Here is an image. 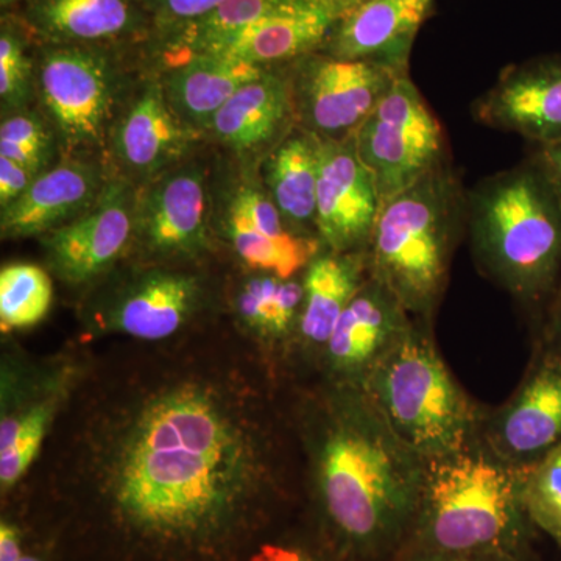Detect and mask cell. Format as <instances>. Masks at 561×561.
Instances as JSON below:
<instances>
[{
    "label": "cell",
    "mask_w": 561,
    "mask_h": 561,
    "mask_svg": "<svg viewBox=\"0 0 561 561\" xmlns=\"http://www.w3.org/2000/svg\"><path fill=\"white\" fill-rule=\"evenodd\" d=\"M267 445L217 387L173 383L139 401L103 459L111 522L169 557L213 559L256 524L272 486Z\"/></svg>",
    "instance_id": "obj_1"
},
{
    "label": "cell",
    "mask_w": 561,
    "mask_h": 561,
    "mask_svg": "<svg viewBox=\"0 0 561 561\" xmlns=\"http://www.w3.org/2000/svg\"><path fill=\"white\" fill-rule=\"evenodd\" d=\"M313 420L317 504L342 556L394 560L411 534L427 460L362 386L332 381Z\"/></svg>",
    "instance_id": "obj_2"
},
{
    "label": "cell",
    "mask_w": 561,
    "mask_h": 561,
    "mask_svg": "<svg viewBox=\"0 0 561 561\" xmlns=\"http://www.w3.org/2000/svg\"><path fill=\"white\" fill-rule=\"evenodd\" d=\"M526 470L497 456L481 435L459 451L427 460L400 556L497 553L529 560L538 530L524 504Z\"/></svg>",
    "instance_id": "obj_3"
},
{
    "label": "cell",
    "mask_w": 561,
    "mask_h": 561,
    "mask_svg": "<svg viewBox=\"0 0 561 561\" xmlns=\"http://www.w3.org/2000/svg\"><path fill=\"white\" fill-rule=\"evenodd\" d=\"M472 256L523 302L552 298L561 279V201L530 160L479 184L467 198Z\"/></svg>",
    "instance_id": "obj_4"
},
{
    "label": "cell",
    "mask_w": 561,
    "mask_h": 561,
    "mask_svg": "<svg viewBox=\"0 0 561 561\" xmlns=\"http://www.w3.org/2000/svg\"><path fill=\"white\" fill-rule=\"evenodd\" d=\"M465 219L467 198L446 161L383 203L367 250L368 272L413 319L430 323L437 311Z\"/></svg>",
    "instance_id": "obj_5"
},
{
    "label": "cell",
    "mask_w": 561,
    "mask_h": 561,
    "mask_svg": "<svg viewBox=\"0 0 561 561\" xmlns=\"http://www.w3.org/2000/svg\"><path fill=\"white\" fill-rule=\"evenodd\" d=\"M362 387L426 460L459 451L481 434L485 412L454 378L427 321L413 320Z\"/></svg>",
    "instance_id": "obj_6"
},
{
    "label": "cell",
    "mask_w": 561,
    "mask_h": 561,
    "mask_svg": "<svg viewBox=\"0 0 561 561\" xmlns=\"http://www.w3.org/2000/svg\"><path fill=\"white\" fill-rule=\"evenodd\" d=\"M144 49L36 44V98L69 153L106 147L125 99V65Z\"/></svg>",
    "instance_id": "obj_7"
},
{
    "label": "cell",
    "mask_w": 561,
    "mask_h": 561,
    "mask_svg": "<svg viewBox=\"0 0 561 561\" xmlns=\"http://www.w3.org/2000/svg\"><path fill=\"white\" fill-rule=\"evenodd\" d=\"M382 205L445 162L442 125L409 76L398 77L354 133Z\"/></svg>",
    "instance_id": "obj_8"
},
{
    "label": "cell",
    "mask_w": 561,
    "mask_h": 561,
    "mask_svg": "<svg viewBox=\"0 0 561 561\" xmlns=\"http://www.w3.org/2000/svg\"><path fill=\"white\" fill-rule=\"evenodd\" d=\"M297 127L321 139L354 136L400 73L368 61L312 51L283 66Z\"/></svg>",
    "instance_id": "obj_9"
},
{
    "label": "cell",
    "mask_w": 561,
    "mask_h": 561,
    "mask_svg": "<svg viewBox=\"0 0 561 561\" xmlns=\"http://www.w3.org/2000/svg\"><path fill=\"white\" fill-rule=\"evenodd\" d=\"M481 438L502 459L529 467L561 446V353L541 343L522 382L485 412Z\"/></svg>",
    "instance_id": "obj_10"
},
{
    "label": "cell",
    "mask_w": 561,
    "mask_h": 561,
    "mask_svg": "<svg viewBox=\"0 0 561 561\" xmlns=\"http://www.w3.org/2000/svg\"><path fill=\"white\" fill-rule=\"evenodd\" d=\"M382 209L378 183L357 154L354 136L320 138L317 238L335 253H362L370 247Z\"/></svg>",
    "instance_id": "obj_11"
},
{
    "label": "cell",
    "mask_w": 561,
    "mask_h": 561,
    "mask_svg": "<svg viewBox=\"0 0 561 561\" xmlns=\"http://www.w3.org/2000/svg\"><path fill=\"white\" fill-rule=\"evenodd\" d=\"M195 136L173 113L157 76L140 81L124 99L111 125L106 150L119 169L117 175L139 187L180 165Z\"/></svg>",
    "instance_id": "obj_12"
},
{
    "label": "cell",
    "mask_w": 561,
    "mask_h": 561,
    "mask_svg": "<svg viewBox=\"0 0 561 561\" xmlns=\"http://www.w3.org/2000/svg\"><path fill=\"white\" fill-rule=\"evenodd\" d=\"M138 186L110 176L101 198L79 219L44 236L47 261L58 278L83 284L108 271L135 238Z\"/></svg>",
    "instance_id": "obj_13"
},
{
    "label": "cell",
    "mask_w": 561,
    "mask_h": 561,
    "mask_svg": "<svg viewBox=\"0 0 561 561\" xmlns=\"http://www.w3.org/2000/svg\"><path fill=\"white\" fill-rule=\"evenodd\" d=\"M16 11L38 44L136 49L157 41L142 0H27Z\"/></svg>",
    "instance_id": "obj_14"
},
{
    "label": "cell",
    "mask_w": 561,
    "mask_h": 561,
    "mask_svg": "<svg viewBox=\"0 0 561 561\" xmlns=\"http://www.w3.org/2000/svg\"><path fill=\"white\" fill-rule=\"evenodd\" d=\"M208 192L201 165H176L138 187L135 238L151 256L195 254L205 249Z\"/></svg>",
    "instance_id": "obj_15"
},
{
    "label": "cell",
    "mask_w": 561,
    "mask_h": 561,
    "mask_svg": "<svg viewBox=\"0 0 561 561\" xmlns=\"http://www.w3.org/2000/svg\"><path fill=\"white\" fill-rule=\"evenodd\" d=\"M413 320L401 301L370 276L342 313L323 351L332 381L364 386Z\"/></svg>",
    "instance_id": "obj_16"
},
{
    "label": "cell",
    "mask_w": 561,
    "mask_h": 561,
    "mask_svg": "<svg viewBox=\"0 0 561 561\" xmlns=\"http://www.w3.org/2000/svg\"><path fill=\"white\" fill-rule=\"evenodd\" d=\"M476 119L535 146L561 140V55L512 66L474 105Z\"/></svg>",
    "instance_id": "obj_17"
},
{
    "label": "cell",
    "mask_w": 561,
    "mask_h": 561,
    "mask_svg": "<svg viewBox=\"0 0 561 561\" xmlns=\"http://www.w3.org/2000/svg\"><path fill=\"white\" fill-rule=\"evenodd\" d=\"M432 5L434 0H370L339 18L319 51L408 76L413 41Z\"/></svg>",
    "instance_id": "obj_18"
},
{
    "label": "cell",
    "mask_w": 561,
    "mask_h": 561,
    "mask_svg": "<svg viewBox=\"0 0 561 561\" xmlns=\"http://www.w3.org/2000/svg\"><path fill=\"white\" fill-rule=\"evenodd\" d=\"M108 180L103 162L84 158H70L47 169L2 209L3 239L47 236L79 219L98 203Z\"/></svg>",
    "instance_id": "obj_19"
},
{
    "label": "cell",
    "mask_w": 561,
    "mask_h": 561,
    "mask_svg": "<svg viewBox=\"0 0 561 561\" xmlns=\"http://www.w3.org/2000/svg\"><path fill=\"white\" fill-rule=\"evenodd\" d=\"M297 127L289 80L283 68L243 84L210 122V135L228 149L249 153L276 147Z\"/></svg>",
    "instance_id": "obj_20"
},
{
    "label": "cell",
    "mask_w": 561,
    "mask_h": 561,
    "mask_svg": "<svg viewBox=\"0 0 561 561\" xmlns=\"http://www.w3.org/2000/svg\"><path fill=\"white\" fill-rule=\"evenodd\" d=\"M265 70L227 55L187 54L158 77L181 124L201 135L234 92Z\"/></svg>",
    "instance_id": "obj_21"
},
{
    "label": "cell",
    "mask_w": 561,
    "mask_h": 561,
    "mask_svg": "<svg viewBox=\"0 0 561 561\" xmlns=\"http://www.w3.org/2000/svg\"><path fill=\"white\" fill-rule=\"evenodd\" d=\"M202 286L183 272H144L128 284L110 311L114 330L142 341L171 337L197 311Z\"/></svg>",
    "instance_id": "obj_22"
},
{
    "label": "cell",
    "mask_w": 561,
    "mask_h": 561,
    "mask_svg": "<svg viewBox=\"0 0 561 561\" xmlns=\"http://www.w3.org/2000/svg\"><path fill=\"white\" fill-rule=\"evenodd\" d=\"M368 278L367 251H319L302 271V306L297 330L300 341L323 354L335 324Z\"/></svg>",
    "instance_id": "obj_23"
},
{
    "label": "cell",
    "mask_w": 561,
    "mask_h": 561,
    "mask_svg": "<svg viewBox=\"0 0 561 561\" xmlns=\"http://www.w3.org/2000/svg\"><path fill=\"white\" fill-rule=\"evenodd\" d=\"M339 18L341 11L332 0H313L260 22L220 55L264 69L283 68L319 51Z\"/></svg>",
    "instance_id": "obj_24"
},
{
    "label": "cell",
    "mask_w": 561,
    "mask_h": 561,
    "mask_svg": "<svg viewBox=\"0 0 561 561\" xmlns=\"http://www.w3.org/2000/svg\"><path fill=\"white\" fill-rule=\"evenodd\" d=\"M319 169L320 138L300 127H295L265 158V191L295 234L317 238Z\"/></svg>",
    "instance_id": "obj_25"
},
{
    "label": "cell",
    "mask_w": 561,
    "mask_h": 561,
    "mask_svg": "<svg viewBox=\"0 0 561 561\" xmlns=\"http://www.w3.org/2000/svg\"><path fill=\"white\" fill-rule=\"evenodd\" d=\"M311 2L313 0H224L202 20L158 41L154 49L164 54H220L267 18Z\"/></svg>",
    "instance_id": "obj_26"
},
{
    "label": "cell",
    "mask_w": 561,
    "mask_h": 561,
    "mask_svg": "<svg viewBox=\"0 0 561 561\" xmlns=\"http://www.w3.org/2000/svg\"><path fill=\"white\" fill-rule=\"evenodd\" d=\"M227 232L239 257L253 271L290 279L305 271L320 251L321 242L309 236L272 238L253 227L239 210L228 209Z\"/></svg>",
    "instance_id": "obj_27"
},
{
    "label": "cell",
    "mask_w": 561,
    "mask_h": 561,
    "mask_svg": "<svg viewBox=\"0 0 561 561\" xmlns=\"http://www.w3.org/2000/svg\"><path fill=\"white\" fill-rule=\"evenodd\" d=\"M302 306V280L254 276L238 295V312L247 327L264 337L286 339L298 330Z\"/></svg>",
    "instance_id": "obj_28"
},
{
    "label": "cell",
    "mask_w": 561,
    "mask_h": 561,
    "mask_svg": "<svg viewBox=\"0 0 561 561\" xmlns=\"http://www.w3.org/2000/svg\"><path fill=\"white\" fill-rule=\"evenodd\" d=\"M36 39L16 10L0 21V103L2 114L28 110L35 91Z\"/></svg>",
    "instance_id": "obj_29"
},
{
    "label": "cell",
    "mask_w": 561,
    "mask_h": 561,
    "mask_svg": "<svg viewBox=\"0 0 561 561\" xmlns=\"http://www.w3.org/2000/svg\"><path fill=\"white\" fill-rule=\"evenodd\" d=\"M54 286L50 276L33 264H10L0 272L2 332L35 327L49 312Z\"/></svg>",
    "instance_id": "obj_30"
},
{
    "label": "cell",
    "mask_w": 561,
    "mask_h": 561,
    "mask_svg": "<svg viewBox=\"0 0 561 561\" xmlns=\"http://www.w3.org/2000/svg\"><path fill=\"white\" fill-rule=\"evenodd\" d=\"M55 402L32 405L18 415L3 416L0 424V485L11 489L38 456L54 419Z\"/></svg>",
    "instance_id": "obj_31"
},
{
    "label": "cell",
    "mask_w": 561,
    "mask_h": 561,
    "mask_svg": "<svg viewBox=\"0 0 561 561\" xmlns=\"http://www.w3.org/2000/svg\"><path fill=\"white\" fill-rule=\"evenodd\" d=\"M524 504L535 529L561 549V446L527 467Z\"/></svg>",
    "instance_id": "obj_32"
},
{
    "label": "cell",
    "mask_w": 561,
    "mask_h": 561,
    "mask_svg": "<svg viewBox=\"0 0 561 561\" xmlns=\"http://www.w3.org/2000/svg\"><path fill=\"white\" fill-rule=\"evenodd\" d=\"M157 27V41L202 20L224 0H142Z\"/></svg>",
    "instance_id": "obj_33"
},
{
    "label": "cell",
    "mask_w": 561,
    "mask_h": 561,
    "mask_svg": "<svg viewBox=\"0 0 561 561\" xmlns=\"http://www.w3.org/2000/svg\"><path fill=\"white\" fill-rule=\"evenodd\" d=\"M230 206L239 210L256 230L264 234L283 238L291 232L267 191L254 186H242L236 192Z\"/></svg>",
    "instance_id": "obj_34"
},
{
    "label": "cell",
    "mask_w": 561,
    "mask_h": 561,
    "mask_svg": "<svg viewBox=\"0 0 561 561\" xmlns=\"http://www.w3.org/2000/svg\"><path fill=\"white\" fill-rule=\"evenodd\" d=\"M54 136L55 131L49 121L43 114L32 113L28 110L5 114L0 125V139L31 144L47 153H51L54 149Z\"/></svg>",
    "instance_id": "obj_35"
},
{
    "label": "cell",
    "mask_w": 561,
    "mask_h": 561,
    "mask_svg": "<svg viewBox=\"0 0 561 561\" xmlns=\"http://www.w3.org/2000/svg\"><path fill=\"white\" fill-rule=\"evenodd\" d=\"M36 176L9 158L0 157V208L16 202L32 186Z\"/></svg>",
    "instance_id": "obj_36"
},
{
    "label": "cell",
    "mask_w": 561,
    "mask_h": 561,
    "mask_svg": "<svg viewBox=\"0 0 561 561\" xmlns=\"http://www.w3.org/2000/svg\"><path fill=\"white\" fill-rule=\"evenodd\" d=\"M47 151L36 149L31 144L16 142V140L0 139V157L9 158L21 168L27 169L35 175L47 171L50 161Z\"/></svg>",
    "instance_id": "obj_37"
},
{
    "label": "cell",
    "mask_w": 561,
    "mask_h": 561,
    "mask_svg": "<svg viewBox=\"0 0 561 561\" xmlns=\"http://www.w3.org/2000/svg\"><path fill=\"white\" fill-rule=\"evenodd\" d=\"M530 161L540 169L561 201V140L535 146Z\"/></svg>",
    "instance_id": "obj_38"
},
{
    "label": "cell",
    "mask_w": 561,
    "mask_h": 561,
    "mask_svg": "<svg viewBox=\"0 0 561 561\" xmlns=\"http://www.w3.org/2000/svg\"><path fill=\"white\" fill-rule=\"evenodd\" d=\"M251 561H334L323 553L297 545H265Z\"/></svg>",
    "instance_id": "obj_39"
},
{
    "label": "cell",
    "mask_w": 561,
    "mask_h": 561,
    "mask_svg": "<svg viewBox=\"0 0 561 561\" xmlns=\"http://www.w3.org/2000/svg\"><path fill=\"white\" fill-rule=\"evenodd\" d=\"M393 561H529L497 553H404Z\"/></svg>",
    "instance_id": "obj_40"
},
{
    "label": "cell",
    "mask_w": 561,
    "mask_h": 561,
    "mask_svg": "<svg viewBox=\"0 0 561 561\" xmlns=\"http://www.w3.org/2000/svg\"><path fill=\"white\" fill-rule=\"evenodd\" d=\"M24 556L20 527L10 522L0 524V561H18Z\"/></svg>",
    "instance_id": "obj_41"
},
{
    "label": "cell",
    "mask_w": 561,
    "mask_h": 561,
    "mask_svg": "<svg viewBox=\"0 0 561 561\" xmlns=\"http://www.w3.org/2000/svg\"><path fill=\"white\" fill-rule=\"evenodd\" d=\"M551 316H549L548 324H546L545 345L561 353V287L553 295Z\"/></svg>",
    "instance_id": "obj_42"
},
{
    "label": "cell",
    "mask_w": 561,
    "mask_h": 561,
    "mask_svg": "<svg viewBox=\"0 0 561 561\" xmlns=\"http://www.w3.org/2000/svg\"><path fill=\"white\" fill-rule=\"evenodd\" d=\"M337 7L341 14L348 13V11L357 9V7L364 5V3L370 2V0H332Z\"/></svg>",
    "instance_id": "obj_43"
},
{
    "label": "cell",
    "mask_w": 561,
    "mask_h": 561,
    "mask_svg": "<svg viewBox=\"0 0 561 561\" xmlns=\"http://www.w3.org/2000/svg\"><path fill=\"white\" fill-rule=\"evenodd\" d=\"M27 0H0V7L2 11H11L21 9Z\"/></svg>",
    "instance_id": "obj_44"
},
{
    "label": "cell",
    "mask_w": 561,
    "mask_h": 561,
    "mask_svg": "<svg viewBox=\"0 0 561 561\" xmlns=\"http://www.w3.org/2000/svg\"><path fill=\"white\" fill-rule=\"evenodd\" d=\"M18 561H44V560L41 559V557H38V556H33V553L24 552V556H22L21 559Z\"/></svg>",
    "instance_id": "obj_45"
}]
</instances>
